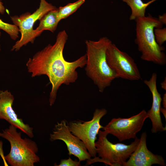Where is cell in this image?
<instances>
[{
    "mask_svg": "<svg viewBox=\"0 0 166 166\" xmlns=\"http://www.w3.org/2000/svg\"><path fill=\"white\" fill-rule=\"evenodd\" d=\"M68 38L65 30L60 31L54 44H49L37 52L26 63L32 77L42 75L48 77L52 85L49 99L50 106L56 101L60 87L62 84L69 85L75 82L78 77L76 69L83 67L86 64V54L73 61L65 60L63 51Z\"/></svg>",
    "mask_w": 166,
    "mask_h": 166,
    "instance_id": "1",
    "label": "cell"
},
{
    "mask_svg": "<svg viewBox=\"0 0 166 166\" xmlns=\"http://www.w3.org/2000/svg\"><path fill=\"white\" fill-rule=\"evenodd\" d=\"M111 42L106 37L101 38L97 41H85L87 58L86 74L101 93L111 85L113 80L118 78L109 66L106 61V51Z\"/></svg>",
    "mask_w": 166,
    "mask_h": 166,
    "instance_id": "2",
    "label": "cell"
},
{
    "mask_svg": "<svg viewBox=\"0 0 166 166\" xmlns=\"http://www.w3.org/2000/svg\"><path fill=\"white\" fill-rule=\"evenodd\" d=\"M136 22L135 43L141 53V58L144 61L156 64L164 65L166 63L165 48L156 42L154 33L156 28H162L163 24L158 18L148 14L147 16L138 18Z\"/></svg>",
    "mask_w": 166,
    "mask_h": 166,
    "instance_id": "3",
    "label": "cell"
},
{
    "mask_svg": "<svg viewBox=\"0 0 166 166\" xmlns=\"http://www.w3.org/2000/svg\"><path fill=\"white\" fill-rule=\"evenodd\" d=\"M10 125L0 132V137L10 143L9 153L5 156V160L11 166H34L40 162L37 155L38 148L36 143L30 139L22 137L21 132Z\"/></svg>",
    "mask_w": 166,
    "mask_h": 166,
    "instance_id": "4",
    "label": "cell"
},
{
    "mask_svg": "<svg viewBox=\"0 0 166 166\" xmlns=\"http://www.w3.org/2000/svg\"><path fill=\"white\" fill-rule=\"evenodd\" d=\"M108 134L104 131H99L98 138L95 142L96 156L87 160L86 164L100 162L111 166H124L127 160L136 148L140 138L136 137L129 145L118 143L113 144L107 139Z\"/></svg>",
    "mask_w": 166,
    "mask_h": 166,
    "instance_id": "5",
    "label": "cell"
},
{
    "mask_svg": "<svg viewBox=\"0 0 166 166\" xmlns=\"http://www.w3.org/2000/svg\"><path fill=\"white\" fill-rule=\"evenodd\" d=\"M56 8L45 0H40L39 7L33 13L27 12L19 16L11 17L14 24L18 27L21 34L20 38L13 46L11 51H17L28 43H34L36 38L39 36L33 29L34 24L47 12Z\"/></svg>",
    "mask_w": 166,
    "mask_h": 166,
    "instance_id": "6",
    "label": "cell"
},
{
    "mask_svg": "<svg viewBox=\"0 0 166 166\" xmlns=\"http://www.w3.org/2000/svg\"><path fill=\"white\" fill-rule=\"evenodd\" d=\"M107 113L105 109L97 108L95 110L91 120L87 121H71L68 123L70 132L83 142L93 158L96 157L97 154L95 146L97 136L100 129L103 127L100 124V120Z\"/></svg>",
    "mask_w": 166,
    "mask_h": 166,
    "instance_id": "7",
    "label": "cell"
},
{
    "mask_svg": "<svg viewBox=\"0 0 166 166\" xmlns=\"http://www.w3.org/2000/svg\"><path fill=\"white\" fill-rule=\"evenodd\" d=\"M106 58L109 66L118 78L130 81L141 79L140 72L134 59L112 42L107 49Z\"/></svg>",
    "mask_w": 166,
    "mask_h": 166,
    "instance_id": "8",
    "label": "cell"
},
{
    "mask_svg": "<svg viewBox=\"0 0 166 166\" xmlns=\"http://www.w3.org/2000/svg\"><path fill=\"white\" fill-rule=\"evenodd\" d=\"M148 118L147 112L143 110L128 118H113L102 128L108 134L115 136L121 142L135 139Z\"/></svg>",
    "mask_w": 166,
    "mask_h": 166,
    "instance_id": "9",
    "label": "cell"
},
{
    "mask_svg": "<svg viewBox=\"0 0 166 166\" xmlns=\"http://www.w3.org/2000/svg\"><path fill=\"white\" fill-rule=\"evenodd\" d=\"M50 140L51 141L57 140L63 141L66 145L68 154L76 157L80 162L91 158L84 144L72 133L68 122L65 120L57 122L55 124L52 132L50 134Z\"/></svg>",
    "mask_w": 166,
    "mask_h": 166,
    "instance_id": "10",
    "label": "cell"
},
{
    "mask_svg": "<svg viewBox=\"0 0 166 166\" xmlns=\"http://www.w3.org/2000/svg\"><path fill=\"white\" fill-rule=\"evenodd\" d=\"M14 99L13 95L7 90L0 91V119L6 120L32 138L34 136L33 128L19 118L13 108Z\"/></svg>",
    "mask_w": 166,
    "mask_h": 166,
    "instance_id": "11",
    "label": "cell"
},
{
    "mask_svg": "<svg viewBox=\"0 0 166 166\" xmlns=\"http://www.w3.org/2000/svg\"><path fill=\"white\" fill-rule=\"evenodd\" d=\"M146 138V132H142L136 148L124 166H151L154 164L166 165L165 160L161 156L154 154L148 149Z\"/></svg>",
    "mask_w": 166,
    "mask_h": 166,
    "instance_id": "12",
    "label": "cell"
},
{
    "mask_svg": "<svg viewBox=\"0 0 166 166\" xmlns=\"http://www.w3.org/2000/svg\"><path fill=\"white\" fill-rule=\"evenodd\" d=\"M157 75L153 73L149 80H145L144 83L149 89L152 95V102L151 108L147 112L148 118L152 123L151 131L152 133L162 132L166 130L162 122L160 109L162 98L158 92L156 86Z\"/></svg>",
    "mask_w": 166,
    "mask_h": 166,
    "instance_id": "13",
    "label": "cell"
},
{
    "mask_svg": "<svg viewBox=\"0 0 166 166\" xmlns=\"http://www.w3.org/2000/svg\"><path fill=\"white\" fill-rule=\"evenodd\" d=\"M38 26L35 30L40 35L45 30L54 32L60 22L58 17L57 8L52 10L44 15L39 20Z\"/></svg>",
    "mask_w": 166,
    "mask_h": 166,
    "instance_id": "14",
    "label": "cell"
},
{
    "mask_svg": "<svg viewBox=\"0 0 166 166\" xmlns=\"http://www.w3.org/2000/svg\"><path fill=\"white\" fill-rule=\"evenodd\" d=\"M157 0H152L147 3H144L142 0H122L130 7L131 14L130 20H135L138 18L145 16L146 9L150 4Z\"/></svg>",
    "mask_w": 166,
    "mask_h": 166,
    "instance_id": "15",
    "label": "cell"
},
{
    "mask_svg": "<svg viewBox=\"0 0 166 166\" xmlns=\"http://www.w3.org/2000/svg\"><path fill=\"white\" fill-rule=\"evenodd\" d=\"M85 0H78L69 3L64 6H60L58 10V17L59 21L67 18L75 12L85 2Z\"/></svg>",
    "mask_w": 166,
    "mask_h": 166,
    "instance_id": "16",
    "label": "cell"
},
{
    "mask_svg": "<svg viewBox=\"0 0 166 166\" xmlns=\"http://www.w3.org/2000/svg\"><path fill=\"white\" fill-rule=\"evenodd\" d=\"M0 29L7 33L13 40H15L18 37L20 32L18 27L14 24L6 23L0 19Z\"/></svg>",
    "mask_w": 166,
    "mask_h": 166,
    "instance_id": "17",
    "label": "cell"
},
{
    "mask_svg": "<svg viewBox=\"0 0 166 166\" xmlns=\"http://www.w3.org/2000/svg\"><path fill=\"white\" fill-rule=\"evenodd\" d=\"M154 33L156 42L160 46H162L166 41V28H156Z\"/></svg>",
    "mask_w": 166,
    "mask_h": 166,
    "instance_id": "18",
    "label": "cell"
},
{
    "mask_svg": "<svg viewBox=\"0 0 166 166\" xmlns=\"http://www.w3.org/2000/svg\"><path fill=\"white\" fill-rule=\"evenodd\" d=\"M80 162L77 160H73L70 157L68 159H63L61 160L58 166H79L80 165Z\"/></svg>",
    "mask_w": 166,
    "mask_h": 166,
    "instance_id": "19",
    "label": "cell"
},
{
    "mask_svg": "<svg viewBox=\"0 0 166 166\" xmlns=\"http://www.w3.org/2000/svg\"><path fill=\"white\" fill-rule=\"evenodd\" d=\"M159 20L163 24H166V14H164L162 15H160L159 16L158 18Z\"/></svg>",
    "mask_w": 166,
    "mask_h": 166,
    "instance_id": "20",
    "label": "cell"
},
{
    "mask_svg": "<svg viewBox=\"0 0 166 166\" xmlns=\"http://www.w3.org/2000/svg\"><path fill=\"white\" fill-rule=\"evenodd\" d=\"M5 11V9L3 5V3L1 1V0H0V14H3Z\"/></svg>",
    "mask_w": 166,
    "mask_h": 166,
    "instance_id": "21",
    "label": "cell"
},
{
    "mask_svg": "<svg viewBox=\"0 0 166 166\" xmlns=\"http://www.w3.org/2000/svg\"><path fill=\"white\" fill-rule=\"evenodd\" d=\"M163 101V105L164 108H166V93L164 94L163 98L162 99Z\"/></svg>",
    "mask_w": 166,
    "mask_h": 166,
    "instance_id": "22",
    "label": "cell"
},
{
    "mask_svg": "<svg viewBox=\"0 0 166 166\" xmlns=\"http://www.w3.org/2000/svg\"><path fill=\"white\" fill-rule=\"evenodd\" d=\"M161 88L164 90H166V78L165 77L163 81L161 83Z\"/></svg>",
    "mask_w": 166,
    "mask_h": 166,
    "instance_id": "23",
    "label": "cell"
},
{
    "mask_svg": "<svg viewBox=\"0 0 166 166\" xmlns=\"http://www.w3.org/2000/svg\"><path fill=\"white\" fill-rule=\"evenodd\" d=\"M160 112L162 113L163 114L165 120L166 119V108H162V107H161L160 109Z\"/></svg>",
    "mask_w": 166,
    "mask_h": 166,
    "instance_id": "24",
    "label": "cell"
},
{
    "mask_svg": "<svg viewBox=\"0 0 166 166\" xmlns=\"http://www.w3.org/2000/svg\"><path fill=\"white\" fill-rule=\"evenodd\" d=\"M1 31H0V37H1Z\"/></svg>",
    "mask_w": 166,
    "mask_h": 166,
    "instance_id": "25",
    "label": "cell"
},
{
    "mask_svg": "<svg viewBox=\"0 0 166 166\" xmlns=\"http://www.w3.org/2000/svg\"><path fill=\"white\" fill-rule=\"evenodd\" d=\"M1 46H0V51H1Z\"/></svg>",
    "mask_w": 166,
    "mask_h": 166,
    "instance_id": "26",
    "label": "cell"
}]
</instances>
